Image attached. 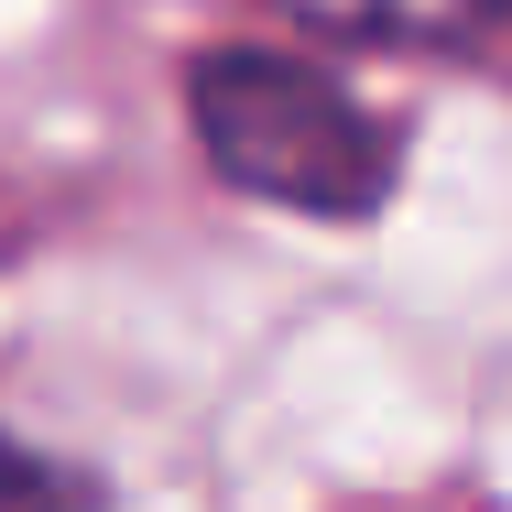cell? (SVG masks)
Masks as SVG:
<instances>
[{"mask_svg":"<svg viewBox=\"0 0 512 512\" xmlns=\"http://www.w3.org/2000/svg\"><path fill=\"white\" fill-rule=\"evenodd\" d=\"M295 33L327 44H382V55H447V66H480L502 44V0H273Z\"/></svg>","mask_w":512,"mask_h":512,"instance_id":"2","label":"cell"},{"mask_svg":"<svg viewBox=\"0 0 512 512\" xmlns=\"http://www.w3.org/2000/svg\"><path fill=\"white\" fill-rule=\"evenodd\" d=\"M0 512H109L88 480H66V469H44L33 447H11L0 436Z\"/></svg>","mask_w":512,"mask_h":512,"instance_id":"3","label":"cell"},{"mask_svg":"<svg viewBox=\"0 0 512 512\" xmlns=\"http://www.w3.org/2000/svg\"><path fill=\"white\" fill-rule=\"evenodd\" d=\"M186 120L240 197L295 207V218H371L404 175L393 120L349 99L338 66L284 55V44H207L186 66Z\"/></svg>","mask_w":512,"mask_h":512,"instance_id":"1","label":"cell"}]
</instances>
